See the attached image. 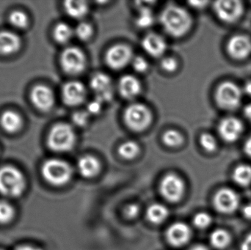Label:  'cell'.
Listing matches in <instances>:
<instances>
[{
    "instance_id": "3957f363",
    "label": "cell",
    "mask_w": 251,
    "mask_h": 250,
    "mask_svg": "<svg viewBox=\"0 0 251 250\" xmlns=\"http://www.w3.org/2000/svg\"><path fill=\"white\" fill-rule=\"evenodd\" d=\"M76 135L73 128L66 123L55 125L49 134V147L56 152H67L75 146Z\"/></svg>"
},
{
    "instance_id": "4fadbf2b",
    "label": "cell",
    "mask_w": 251,
    "mask_h": 250,
    "mask_svg": "<svg viewBox=\"0 0 251 250\" xmlns=\"http://www.w3.org/2000/svg\"><path fill=\"white\" fill-rule=\"evenodd\" d=\"M132 51L129 47L122 44L114 45L107 51L106 61L115 70L124 68L132 61Z\"/></svg>"
},
{
    "instance_id": "7dc6e473",
    "label": "cell",
    "mask_w": 251,
    "mask_h": 250,
    "mask_svg": "<svg viewBox=\"0 0 251 250\" xmlns=\"http://www.w3.org/2000/svg\"><path fill=\"white\" fill-rule=\"evenodd\" d=\"M243 91V93L245 92V94L251 97V81L246 82L244 86V89Z\"/></svg>"
},
{
    "instance_id": "e0dca14e",
    "label": "cell",
    "mask_w": 251,
    "mask_h": 250,
    "mask_svg": "<svg viewBox=\"0 0 251 250\" xmlns=\"http://www.w3.org/2000/svg\"><path fill=\"white\" fill-rule=\"evenodd\" d=\"M192 232L187 225L176 223L172 225L167 232V239L173 246L180 248L188 243Z\"/></svg>"
},
{
    "instance_id": "f546056e",
    "label": "cell",
    "mask_w": 251,
    "mask_h": 250,
    "mask_svg": "<svg viewBox=\"0 0 251 250\" xmlns=\"http://www.w3.org/2000/svg\"><path fill=\"white\" fill-rule=\"evenodd\" d=\"M162 140L165 145L171 148L180 146L184 142L182 135L176 130H168L165 132L162 136Z\"/></svg>"
},
{
    "instance_id": "484cf974",
    "label": "cell",
    "mask_w": 251,
    "mask_h": 250,
    "mask_svg": "<svg viewBox=\"0 0 251 250\" xmlns=\"http://www.w3.org/2000/svg\"><path fill=\"white\" fill-rule=\"evenodd\" d=\"M169 211L162 204H153L147 210V218L153 224H160L168 218Z\"/></svg>"
},
{
    "instance_id": "9a60e30c",
    "label": "cell",
    "mask_w": 251,
    "mask_h": 250,
    "mask_svg": "<svg viewBox=\"0 0 251 250\" xmlns=\"http://www.w3.org/2000/svg\"><path fill=\"white\" fill-rule=\"evenodd\" d=\"M62 96L66 105L75 107L85 101L86 89L83 84L77 81H72L65 84L62 89Z\"/></svg>"
},
{
    "instance_id": "d6a6232c",
    "label": "cell",
    "mask_w": 251,
    "mask_h": 250,
    "mask_svg": "<svg viewBox=\"0 0 251 250\" xmlns=\"http://www.w3.org/2000/svg\"><path fill=\"white\" fill-rule=\"evenodd\" d=\"M200 144L205 151L209 153L214 152L218 148V141L210 134H203L200 137Z\"/></svg>"
},
{
    "instance_id": "4dcf8cb0",
    "label": "cell",
    "mask_w": 251,
    "mask_h": 250,
    "mask_svg": "<svg viewBox=\"0 0 251 250\" xmlns=\"http://www.w3.org/2000/svg\"><path fill=\"white\" fill-rule=\"evenodd\" d=\"M15 209L7 201H0V224H7L14 218Z\"/></svg>"
},
{
    "instance_id": "52a82bcc",
    "label": "cell",
    "mask_w": 251,
    "mask_h": 250,
    "mask_svg": "<svg viewBox=\"0 0 251 250\" xmlns=\"http://www.w3.org/2000/svg\"><path fill=\"white\" fill-rule=\"evenodd\" d=\"M60 63L63 70L69 74H79L86 66V57L82 50L69 47L63 51Z\"/></svg>"
},
{
    "instance_id": "7a4b0ae2",
    "label": "cell",
    "mask_w": 251,
    "mask_h": 250,
    "mask_svg": "<svg viewBox=\"0 0 251 250\" xmlns=\"http://www.w3.org/2000/svg\"><path fill=\"white\" fill-rule=\"evenodd\" d=\"M26 188V180L21 170L13 166L0 168V194L8 198L21 196Z\"/></svg>"
},
{
    "instance_id": "bcb514c9",
    "label": "cell",
    "mask_w": 251,
    "mask_h": 250,
    "mask_svg": "<svg viewBox=\"0 0 251 250\" xmlns=\"http://www.w3.org/2000/svg\"><path fill=\"white\" fill-rule=\"evenodd\" d=\"M16 250H43L37 247L30 246V245H22L16 248Z\"/></svg>"
},
{
    "instance_id": "d6986e66",
    "label": "cell",
    "mask_w": 251,
    "mask_h": 250,
    "mask_svg": "<svg viewBox=\"0 0 251 250\" xmlns=\"http://www.w3.org/2000/svg\"><path fill=\"white\" fill-rule=\"evenodd\" d=\"M21 46V39L18 35L10 31L0 32V54L8 55L17 51Z\"/></svg>"
},
{
    "instance_id": "83f0119b",
    "label": "cell",
    "mask_w": 251,
    "mask_h": 250,
    "mask_svg": "<svg viewBox=\"0 0 251 250\" xmlns=\"http://www.w3.org/2000/svg\"><path fill=\"white\" fill-rule=\"evenodd\" d=\"M154 15L149 7L143 6L140 7L135 19V23L139 27L148 28L153 25Z\"/></svg>"
},
{
    "instance_id": "ffe728a7",
    "label": "cell",
    "mask_w": 251,
    "mask_h": 250,
    "mask_svg": "<svg viewBox=\"0 0 251 250\" xmlns=\"http://www.w3.org/2000/svg\"><path fill=\"white\" fill-rule=\"evenodd\" d=\"M119 89L121 95L126 99H133L141 91V85L137 78L131 75H126L120 79Z\"/></svg>"
},
{
    "instance_id": "7402d4cb",
    "label": "cell",
    "mask_w": 251,
    "mask_h": 250,
    "mask_svg": "<svg viewBox=\"0 0 251 250\" xmlns=\"http://www.w3.org/2000/svg\"><path fill=\"white\" fill-rule=\"evenodd\" d=\"M0 123L4 131L13 134L20 130L23 125V120L19 113L8 110L1 114Z\"/></svg>"
},
{
    "instance_id": "d4e9b609",
    "label": "cell",
    "mask_w": 251,
    "mask_h": 250,
    "mask_svg": "<svg viewBox=\"0 0 251 250\" xmlns=\"http://www.w3.org/2000/svg\"><path fill=\"white\" fill-rule=\"evenodd\" d=\"M209 240H210L211 245L215 249L224 250L231 243V236L227 230L218 228L211 233Z\"/></svg>"
},
{
    "instance_id": "f6af8a7d",
    "label": "cell",
    "mask_w": 251,
    "mask_h": 250,
    "mask_svg": "<svg viewBox=\"0 0 251 250\" xmlns=\"http://www.w3.org/2000/svg\"><path fill=\"white\" fill-rule=\"evenodd\" d=\"M208 1H190V4H191L193 7H197V8H202V7H205Z\"/></svg>"
},
{
    "instance_id": "d590c367",
    "label": "cell",
    "mask_w": 251,
    "mask_h": 250,
    "mask_svg": "<svg viewBox=\"0 0 251 250\" xmlns=\"http://www.w3.org/2000/svg\"><path fill=\"white\" fill-rule=\"evenodd\" d=\"M90 114L87 111H78L73 114L72 121L78 127H83L89 121Z\"/></svg>"
},
{
    "instance_id": "7c38bea8",
    "label": "cell",
    "mask_w": 251,
    "mask_h": 250,
    "mask_svg": "<svg viewBox=\"0 0 251 250\" xmlns=\"http://www.w3.org/2000/svg\"><path fill=\"white\" fill-rule=\"evenodd\" d=\"M218 130L222 139L231 143L241 137L244 132V125L237 117H227L220 122Z\"/></svg>"
},
{
    "instance_id": "5b68a950",
    "label": "cell",
    "mask_w": 251,
    "mask_h": 250,
    "mask_svg": "<svg viewBox=\"0 0 251 250\" xmlns=\"http://www.w3.org/2000/svg\"><path fill=\"white\" fill-rule=\"evenodd\" d=\"M243 91L234 82H223L217 88L215 100L221 108L234 110L238 108L243 101Z\"/></svg>"
},
{
    "instance_id": "9c48e42d",
    "label": "cell",
    "mask_w": 251,
    "mask_h": 250,
    "mask_svg": "<svg viewBox=\"0 0 251 250\" xmlns=\"http://www.w3.org/2000/svg\"><path fill=\"white\" fill-rule=\"evenodd\" d=\"M214 206L218 212L229 214L235 212L240 207L238 194L229 188H223L214 197Z\"/></svg>"
},
{
    "instance_id": "8d00e7d4",
    "label": "cell",
    "mask_w": 251,
    "mask_h": 250,
    "mask_svg": "<svg viewBox=\"0 0 251 250\" xmlns=\"http://www.w3.org/2000/svg\"><path fill=\"white\" fill-rule=\"evenodd\" d=\"M131 64H132L134 70L139 72V73H144L145 71L147 70L148 67H149L147 61L140 56L134 57L132 61H131Z\"/></svg>"
},
{
    "instance_id": "ba28073f",
    "label": "cell",
    "mask_w": 251,
    "mask_h": 250,
    "mask_svg": "<svg viewBox=\"0 0 251 250\" xmlns=\"http://www.w3.org/2000/svg\"><path fill=\"white\" fill-rule=\"evenodd\" d=\"M213 8L218 19L227 23L237 22L244 13V6L240 1H218Z\"/></svg>"
},
{
    "instance_id": "277c9868",
    "label": "cell",
    "mask_w": 251,
    "mask_h": 250,
    "mask_svg": "<svg viewBox=\"0 0 251 250\" xmlns=\"http://www.w3.org/2000/svg\"><path fill=\"white\" fill-rule=\"evenodd\" d=\"M73 170L69 163L57 159L45 161L42 167L44 179L50 184L63 186L71 180Z\"/></svg>"
},
{
    "instance_id": "74e56055",
    "label": "cell",
    "mask_w": 251,
    "mask_h": 250,
    "mask_svg": "<svg viewBox=\"0 0 251 250\" xmlns=\"http://www.w3.org/2000/svg\"><path fill=\"white\" fill-rule=\"evenodd\" d=\"M161 66L165 71L171 73V72H174L176 70L177 68H178V63H177V60L175 58L166 57L162 60V63H161Z\"/></svg>"
},
{
    "instance_id": "44dd1931",
    "label": "cell",
    "mask_w": 251,
    "mask_h": 250,
    "mask_svg": "<svg viewBox=\"0 0 251 250\" xmlns=\"http://www.w3.org/2000/svg\"><path fill=\"white\" fill-rule=\"evenodd\" d=\"M77 167L80 174L85 178L94 177L100 173L101 169L99 160L91 156H85L80 158Z\"/></svg>"
},
{
    "instance_id": "e575fe53",
    "label": "cell",
    "mask_w": 251,
    "mask_h": 250,
    "mask_svg": "<svg viewBox=\"0 0 251 250\" xmlns=\"http://www.w3.org/2000/svg\"><path fill=\"white\" fill-rule=\"evenodd\" d=\"M212 217L206 212H200L195 216L193 223L199 229H206L212 224Z\"/></svg>"
},
{
    "instance_id": "f35d334b",
    "label": "cell",
    "mask_w": 251,
    "mask_h": 250,
    "mask_svg": "<svg viewBox=\"0 0 251 250\" xmlns=\"http://www.w3.org/2000/svg\"><path fill=\"white\" fill-rule=\"evenodd\" d=\"M102 103L100 102L98 100L94 99V101L90 102L87 107V112L90 114H97L101 111L102 109Z\"/></svg>"
},
{
    "instance_id": "cb8c5ba5",
    "label": "cell",
    "mask_w": 251,
    "mask_h": 250,
    "mask_svg": "<svg viewBox=\"0 0 251 250\" xmlns=\"http://www.w3.org/2000/svg\"><path fill=\"white\" fill-rule=\"evenodd\" d=\"M232 179L238 186L246 187L251 184V166L243 164L237 166L234 170Z\"/></svg>"
},
{
    "instance_id": "ab89813d",
    "label": "cell",
    "mask_w": 251,
    "mask_h": 250,
    "mask_svg": "<svg viewBox=\"0 0 251 250\" xmlns=\"http://www.w3.org/2000/svg\"><path fill=\"white\" fill-rule=\"evenodd\" d=\"M139 214V207L137 205H129L126 208L125 214L128 218L133 219L137 217Z\"/></svg>"
},
{
    "instance_id": "60d3db41",
    "label": "cell",
    "mask_w": 251,
    "mask_h": 250,
    "mask_svg": "<svg viewBox=\"0 0 251 250\" xmlns=\"http://www.w3.org/2000/svg\"><path fill=\"white\" fill-rule=\"evenodd\" d=\"M240 250H251V233L248 235L242 242Z\"/></svg>"
},
{
    "instance_id": "8992f818",
    "label": "cell",
    "mask_w": 251,
    "mask_h": 250,
    "mask_svg": "<svg viewBox=\"0 0 251 250\" xmlns=\"http://www.w3.org/2000/svg\"><path fill=\"white\" fill-rule=\"evenodd\" d=\"M125 120L126 124L131 130L141 132L150 125L151 113L144 104L134 103L125 110Z\"/></svg>"
},
{
    "instance_id": "6da1fadb",
    "label": "cell",
    "mask_w": 251,
    "mask_h": 250,
    "mask_svg": "<svg viewBox=\"0 0 251 250\" xmlns=\"http://www.w3.org/2000/svg\"><path fill=\"white\" fill-rule=\"evenodd\" d=\"M160 23L164 30L172 37L185 35L192 26V17L187 10L176 4H168L161 13Z\"/></svg>"
},
{
    "instance_id": "7bdbcfd3",
    "label": "cell",
    "mask_w": 251,
    "mask_h": 250,
    "mask_svg": "<svg viewBox=\"0 0 251 250\" xmlns=\"http://www.w3.org/2000/svg\"><path fill=\"white\" fill-rule=\"evenodd\" d=\"M244 151L246 155L251 159V136H249L245 142Z\"/></svg>"
},
{
    "instance_id": "681fc988",
    "label": "cell",
    "mask_w": 251,
    "mask_h": 250,
    "mask_svg": "<svg viewBox=\"0 0 251 250\" xmlns=\"http://www.w3.org/2000/svg\"></svg>"
},
{
    "instance_id": "b9f144b4",
    "label": "cell",
    "mask_w": 251,
    "mask_h": 250,
    "mask_svg": "<svg viewBox=\"0 0 251 250\" xmlns=\"http://www.w3.org/2000/svg\"><path fill=\"white\" fill-rule=\"evenodd\" d=\"M242 214L245 218L251 220V204H247L243 207Z\"/></svg>"
},
{
    "instance_id": "c3c4849f",
    "label": "cell",
    "mask_w": 251,
    "mask_h": 250,
    "mask_svg": "<svg viewBox=\"0 0 251 250\" xmlns=\"http://www.w3.org/2000/svg\"><path fill=\"white\" fill-rule=\"evenodd\" d=\"M190 250H208L207 248H206V247L201 246V245H199V246L194 247V248H192V249Z\"/></svg>"
},
{
    "instance_id": "30bf717a",
    "label": "cell",
    "mask_w": 251,
    "mask_h": 250,
    "mask_svg": "<svg viewBox=\"0 0 251 250\" xmlns=\"http://www.w3.org/2000/svg\"><path fill=\"white\" fill-rule=\"evenodd\" d=\"M162 196L170 202H178L184 196L185 186L181 178L176 175L168 174L162 179L160 184Z\"/></svg>"
},
{
    "instance_id": "4316f807",
    "label": "cell",
    "mask_w": 251,
    "mask_h": 250,
    "mask_svg": "<svg viewBox=\"0 0 251 250\" xmlns=\"http://www.w3.org/2000/svg\"><path fill=\"white\" fill-rule=\"evenodd\" d=\"M74 34L75 29H72L66 23H59L54 28V39L60 44H66L69 42L72 39Z\"/></svg>"
},
{
    "instance_id": "f1b7e54d",
    "label": "cell",
    "mask_w": 251,
    "mask_h": 250,
    "mask_svg": "<svg viewBox=\"0 0 251 250\" xmlns=\"http://www.w3.org/2000/svg\"><path fill=\"white\" fill-rule=\"evenodd\" d=\"M140 148L135 142L127 141L124 142L119 148V154L125 159H133L138 155Z\"/></svg>"
},
{
    "instance_id": "5bb4252c",
    "label": "cell",
    "mask_w": 251,
    "mask_h": 250,
    "mask_svg": "<svg viewBox=\"0 0 251 250\" xmlns=\"http://www.w3.org/2000/svg\"><path fill=\"white\" fill-rule=\"evenodd\" d=\"M226 50L234 60H245L251 54V38L246 35H234L228 40Z\"/></svg>"
},
{
    "instance_id": "603a6c76",
    "label": "cell",
    "mask_w": 251,
    "mask_h": 250,
    "mask_svg": "<svg viewBox=\"0 0 251 250\" xmlns=\"http://www.w3.org/2000/svg\"><path fill=\"white\" fill-rule=\"evenodd\" d=\"M64 7L67 14L76 19H80L86 16L89 9L88 2L85 1H66Z\"/></svg>"
},
{
    "instance_id": "836d02e7",
    "label": "cell",
    "mask_w": 251,
    "mask_h": 250,
    "mask_svg": "<svg viewBox=\"0 0 251 250\" xmlns=\"http://www.w3.org/2000/svg\"><path fill=\"white\" fill-rule=\"evenodd\" d=\"M75 34L79 39L88 41L92 36V26L86 22H81L75 28Z\"/></svg>"
},
{
    "instance_id": "ac0fdd59",
    "label": "cell",
    "mask_w": 251,
    "mask_h": 250,
    "mask_svg": "<svg viewBox=\"0 0 251 250\" xmlns=\"http://www.w3.org/2000/svg\"><path fill=\"white\" fill-rule=\"evenodd\" d=\"M143 49L153 57L162 56L166 50L167 44L165 39L156 33H150L145 37L142 41Z\"/></svg>"
},
{
    "instance_id": "ee69618b",
    "label": "cell",
    "mask_w": 251,
    "mask_h": 250,
    "mask_svg": "<svg viewBox=\"0 0 251 250\" xmlns=\"http://www.w3.org/2000/svg\"><path fill=\"white\" fill-rule=\"evenodd\" d=\"M243 114L246 119L251 121V103L247 104L243 110Z\"/></svg>"
},
{
    "instance_id": "2e32d148",
    "label": "cell",
    "mask_w": 251,
    "mask_h": 250,
    "mask_svg": "<svg viewBox=\"0 0 251 250\" xmlns=\"http://www.w3.org/2000/svg\"><path fill=\"white\" fill-rule=\"evenodd\" d=\"M30 97L34 106L41 111L51 110L54 104V93L45 85H38L34 87Z\"/></svg>"
},
{
    "instance_id": "1f68e13d",
    "label": "cell",
    "mask_w": 251,
    "mask_h": 250,
    "mask_svg": "<svg viewBox=\"0 0 251 250\" xmlns=\"http://www.w3.org/2000/svg\"><path fill=\"white\" fill-rule=\"evenodd\" d=\"M9 21L13 26L18 29H25L27 26L29 22L27 16L19 10L12 12L9 16Z\"/></svg>"
},
{
    "instance_id": "8fae6325",
    "label": "cell",
    "mask_w": 251,
    "mask_h": 250,
    "mask_svg": "<svg viewBox=\"0 0 251 250\" xmlns=\"http://www.w3.org/2000/svg\"><path fill=\"white\" fill-rule=\"evenodd\" d=\"M90 85L95 93V99L102 104L109 102L113 99L114 94L113 82L110 76L105 73H98L93 76Z\"/></svg>"
}]
</instances>
